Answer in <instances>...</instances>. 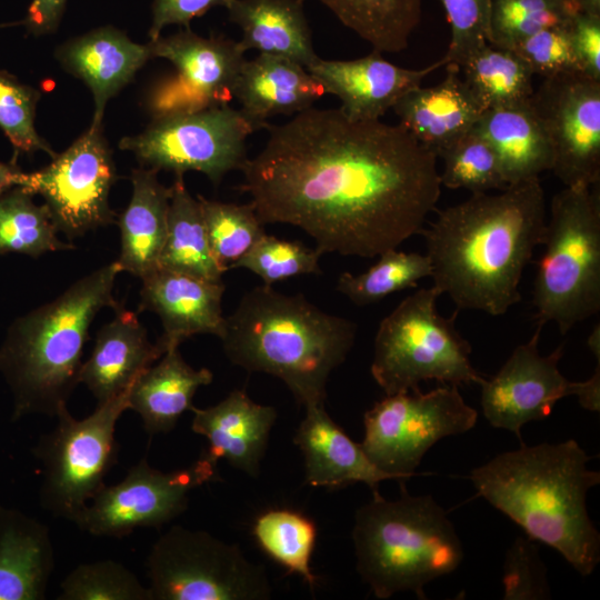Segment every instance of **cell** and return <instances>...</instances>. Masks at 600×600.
Segmentation results:
<instances>
[{"mask_svg": "<svg viewBox=\"0 0 600 600\" xmlns=\"http://www.w3.org/2000/svg\"><path fill=\"white\" fill-rule=\"evenodd\" d=\"M113 261L80 278L60 296L14 319L0 344V374L12 397L11 420L56 417L80 383L89 330L104 308L117 309Z\"/></svg>", "mask_w": 600, "mask_h": 600, "instance_id": "5", "label": "cell"}, {"mask_svg": "<svg viewBox=\"0 0 600 600\" xmlns=\"http://www.w3.org/2000/svg\"><path fill=\"white\" fill-rule=\"evenodd\" d=\"M258 128L229 104L154 119L136 137L119 146L134 153L148 168L168 170L176 176L193 170L213 183L247 162V138Z\"/></svg>", "mask_w": 600, "mask_h": 600, "instance_id": "12", "label": "cell"}, {"mask_svg": "<svg viewBox=\"0 0 600 600\" xmlns=\"http://www.w3.org/2000/svg\"><path fill=\"white\" fill-rule=\"evenodd\" d=\"M129 391L97 404L83 419L62 407L56 427L39 438L32 449L41 464L39 500L53 517L76 523L104 486L107 473L117 462L116 427L129 409Z\"/></svg>", "mask_w": 600, "mask_h": 600, "instance_id": "9", "label": "cell"}, {"mask_svg": "<svg viewBox=\"0 0 600 600\" xmlns=\"http://www.w3.org/2000/svg\"><path fill=\"white\" fill-rule=\"evenodd\" d=\"M24 172L13 164L0 162V193L21 186Z\"/></svg>", "mask_w": 600, "mask_h": 600, "instance_id": "49", "label": "cell"}, {"mask_svg": "<svg viewBox=\"0 0 600 600\" xmlns=\"http://www.w3.org/2000/svg\"><path fill=\"white\" fill-rule=\"evenodd\" d=\"M67 0H32L24 24L29 33L42 36L57 30Z\"/></svg>", "mask_w": 600, "mask_h": 600, "instance_id": "48", "label": "cell"}, {"mask_svg": "<svg viewBox=\"0 0 600 600\" xmlns=\"http://www.w3.org/2000/svg\"><path fill=\"white\" fill-rule=\"evenodd\" d=\"M151 600H258L271 596L266 569L237 544L172 526L146 560Z\"/></svg>", "mask_w": 600, "mask_h": 600, "instance_id": "10", "label": "cell"}, {"mask_svg": "<svg viewBox=\"0 0 600 600\" xmlns=\"http://www.w3.org/2000/svg\"><path fill=\"white\" fill-rule=\"evenodd\" d=\"M54 562L49 527L0 506V600H43Z\"/></svg>", "mask_w": 600, "mask_h": 600, "instance_id": "26", "label": "cell"}, {"mask_svg": "<svg viewBox=\"0 0 600 600\" xmlns=\"http://www.w3.org/2000/svg\"><path fill=\"white\" fill-rule=\"evenodd\" d=\"M192 431L208 440L203 452L218 463L227 460L234 468L257 477L270 430L277 419L273 407L253 402L243 391L233 390L216 406L191 408Z\"/></svg>", "mask_w": 600, "mask_h": 600, "instance_id": "20", "label": "cell"}, {"mask_svg": "<svg viewBox=\"0 0 600 600\" xmlns=\"http://www.w3.org/2000/svg\"><path fill=\"white\" fill-rule=\"evenodd\" d=\"M59 600H151L149 588L121 562L81 563L60 584Z\"/></svg>", "mask_w": 600, "mask_h": 600, "instance_id": "40", "label": "cell"}, {"mask_svg": "<svg viewBox=\"0 0 600 600\" xmlns=\"http://www.w3.org/2000/svg\"><path fill=\"white\" fill-rule=\"evenodd\" d=\"M529 103L553 152L551 171L564 187L600 182V80L582 72L543 78Z\"/></svg>", "mask_w": 600, "mask_h": 600, "instance_id": "16", "label": "cell"}, {"mask_svg": "<svg viewBox=\"0 0 600 600\" xmlns=\"http://www.w3.org/2000/svg\"><path fill=\"white\" fill-rule=\"evenodd\" d=\"M252 534L271 559L314 588L317 577L310 561L317 527L310 518L291 509H270L256 518Z\"/></svg>", "mask_w": 600, "mask_h": 600, "instance_id": "35", "label": "cell"}, {"mask_svg": "<svg viewBox=\"0 0 600 600\" xmlns=\"http://www.w3.org/2000/svg\"><path fill=\"white\" fill-rule=\"evenodd\" d=\"M536 327L531 338L514 348L498 372L479 384L487 421L494 428L516 433L519 439L526 423L550 416L554 404L564 397H577L586 410H600V362L589 379L568 380L559 369L564 344L542 356L538 343L543 327Z\"/></svg>", "mask_w": 600, "mask_h": 600, "instance_id": "13", "label": "cell"}, {"mask_svg": "<svg viewBox=\"0 0 600 600\" xmlns=\"http://www.w3.org/2000/svg\"><path fill=\"white\" fill-rule=\"evenodd\" d=\"M38 99L39 92L33 88L0 71V128L17 151H43L54 158L57 154L34 128Z\"/></svg>", "mask_w": 600, "mask_h": 600, "instance_id": "42", "label": "cell"}, {"mask_svg": "<svg viewBox=\"0 0 600 600\" xmlns=\"http://www.w3.org/2000/svg\"><path fill=\"white\" fill-rule=\"evenodd\" d=\"M579 12L600 16V0H571Z\"/></svg>", "mask_w": 600, "mask_h": 600, "instance_id": "50", "label": "cell"}, {"mask_svg": "<svg viewBox=\"0 0 600 600\" xmlns=\"http://www.w3.org/2000/svg\"><path fill=\"white\" fill-rule=\"evenodd\" d=\"M33 194L17 186L0 193V256L20 253L38 258L47 252L74 249L58 238L51 214Z\"/></svg>", "mask_w": 600, "mask_h": 600, "instance_id": "34", "label": "cell"}, {"mask_svg": "<svg viewBox=\"0 0 600 600\" xmlns=\"http://www.w3.org/2000/svg\"><path fill=\"white\" fill-rule=\"evenodd\" d=\"M587 344L591 352L594 354L597 360H600V328L599 324H597L593 330L591 331Z\"/></svg>", "mask_w": 600, "mask_h": 600, "instance_id": "51", "label": "cell"}, {"mask_svg": "<svg viewBox=\"0 0 600 600\" xmlns=\"http://www.w3.org/2000/svg\"><path fill=\"white\" fill-rule=\"evenodd\" d=\"M571 21V20H570ZM569 24L542 29L518 42L511 50L543 78L560 73L581 72L572 49Z\"/></svg>", "mask_w": 600, "mask_h": 600, "instance_id": "45", "label": "cell"}, {"mask_svg": "<svg viewBox=\"0 0 600 600\" xmlns=\"http://www.w3.org/2000/svg\"><path fill=\"white\" fill-rule=\"evenodd\" d=\"M357 326L302 294L262 284L243 294L220 337L229 360L281 379L304 407L324 403L330 373L351 350Z\"/></svg>", "mask_w": 600, "mask_h": 600, "instance_id": "4", "label": "cell"}, {"mask_svg": "<svg viewBox=\"0 0 600 600\" xmlns=\"http://www.w3.org/2000/svg\"><path fill=\"white\" fill-rule=\"evenodd\" d=\"M57 57L67 71L90 88L94 102L91 126L101 127L108 100L132 80L152 54L149 43H136L122 31L103 27L64 43Z\"/></svg>", "mask_w": 600, "mask_h": 600, "instance_id": "23", "label": "cell"}, {"mask_svg": "<svg viewBox=\"0 0 600 600\" xmlns=\"http://www.w3.org/2000/svg\"><path fill=\"white\" fill-rule=\"evenodd\" d=\"M503 599L541 600L550 598L547 568L539 547L530 537H518L506 552L503 563Z\"/></svg>", "mask_w": 600, "mask_h": 600, "instance_id": "44", "label": "cell"}, {"mask_svg": "<svg viewBox=\"0 0 600 600\" xmlns=\"http://www.w3.org/2000/svg\"><path fill=\"white\" fill-rule=\"evenodd\" d=\"M96 334L89 358L82 363L79 381L98 404L123 393L163 351L149 340L136 313L122 307Z\"/></svg>", "mask_w": 600, "mask_h": 600, "instance_id": "21", "label": "cell"}, {"mask_svg": "<svg viewBox=\"0 0 600 600\" xmlns=\"http://www.w3.org/2000/svg\"><path fill=\"white\" fill-rule=\"evenodd\" d=\"M443 161L441 186L467 189L472 193L502 190L508 187L493 148L473 127L439 154Z\"/></svg>", "mask_w": 600, "mask_h": 600, "instance_id": "37", "label": "cell"}, {"mask_svg": "<svg viewBox=\"0 0 600 600\" xmlns=\"http://www.w3.org/2000/svg\"><path fill=\"white\" fill-rule=\"evenodd\" d=\"M226 9L242 31L244 51L283 57L306 69L318 58L302 0H229Z\"/></svg>", "mask_w": 600, "mask_h": 600, "instance_id": "29", "label": "cell"}, {"mask_svg": "<svg viewBox=\"0 0 600 600\" xmlns=\"http://www.w3.org/2000/svg\"><path fill=\"white\" fill-rule=\"evenodd\" d=\"M212 379L209 369L189 366L179 347L169 349L131 386L129 409L140 416L150 437L167 433L184 411L191 410L197 390Z\"/></svg>", "mask_w": 600, "mask_h": 600, "instance_id": "28", "label": "cell"}, {"mask_svg": "<svg viewBox=\"0 0 600 600\" xmlns=\"http://www.w3.org/2000/svg\"><path fill=\"white\" fill-rule=\"evenodd\" d=\"M319 248H309L299 241H287L267 233L230 268H244L267 286L301 276L320 274Z\"/></svg>", "mask_w": 600, "mask_h": 600, "instance_id": "41", "label": "cell"}, {"mask_svg": "<svg viewBox=\"0 0 600 600\" xmlns=\"http://www.w3.org/2000/svg\"><path fill=\"white\" fill-rule=\"evenodd\" d=\"M116 180L102 126L90 128L47 167L26 173L20 187L40 194L58 232L69 240L114 221L109 194Z\"/></svg>", "mask_w": 600, "mask_h": 600, "instance_id": "15", "label": "cell"}, {"mask_svg": "<svg viewBox=\"0 0 600 600\" xmlns=\"http://www.w3.org/2000/svg\"><path fill=\"white\" fill-rule=\"evenodd\" d=\"M217 479V462L203 451L189 467L170 472L152 468L143 458L120 482L104 484L76 524L91 536L112 538L158 528L187 509L193 489Z\"/></svg>", "mask_w": 600, "mask_h": 600, "instance_id": "14", "label": "cell"}, {"mask_svg": "<svg viewBox=\"0 0 600 600\" xmlns=\"http://www.w3.org/2000/svg\"><path fill=\"white\" fill-rule=\"evenodd\" d=\"M293 441L303 453L306 481L312 487L339 489L362 482L373 493L379 492L380 482L398 481L369 460L360 443L352 441L330 418L324 403L306 407Z\"/></svg>", "mask_w": 600, "mask_h": 600, "instance_id": "22", "label": "cell"}, {"mask_svg": "<svg viewBox=\"0 0 600 600\" xmlns=\"http://www.w3.org/2000/svg\"><path fill=\"white\" fill-rule=\"evenodd\" d=\"M444 60L423 69H407L382 58L381 52L354 60L317 58L308 68L326 93L337 96L341 111L354 120H379L409 90L420 86Z\"/></svg>", "mask_w": 600, "mask_h": 600, "instance_id": "18", "label": "cell"}, {"mask_svg": "<svg viewBox=\"0 0 600 600\" xmlns=\"http://www.w3.org/2000/svg\"><path fill=\"white\" fill-rule=\"evenodd\" d=\"M210 282H222L227 270L213 257L198 199L187 190L183 176L171 186L167 236L159 267Z\"/></svg>", "mask_w": 600, "mask_h": 600, "instance_id": "31", "label": "cell"}, {"mask_svg": "<svg viewBox=\"0 0 600 600\" xmlns=\"http://www.w3.org/2000/svg\"><path fill=\"white\" fill-rule=\"evenodd\" d=\"M228 2L229 0H154L152 23L149 30L150 41L159 38L167 26L178 24L189 29L192 19L214 7L226 8Z\"/></svg>", "mask_w": 600, "mask_h": 600, "instance_id": "47", "label": "cell"}, {"mask_svg": "<svg viewBox=\"0 0 600 600\" xmlns=\"http://www.w3.org/2000/svg\"><path fill=\"white\" fill-rule=\"evenodd\" d=\"M140 310L158 314L163 332L157 343L163 353L196 334L223 333L224 284L157 268L142 279Z\"/></svg>", "mask_w": 600, "mask_h": 600, "instance_id": "19", "label": "cell"}, {"mask_svg": "<svg viewBox=\"0 0 600 600\" xmlns=\"http://www.w3.org/2000/svg\"><path fill=\"white\" fill-rule=\"evenodd\" d=\"M474 128L493 148L508 186L551 171L552 148L529 100L484 110Z\"/></svg>", "mask_w": 600, "mask_h": 600, "instance_id": "30", "label": "cell"}, {"mask_svg": "<svg viewBox=\"0 0 600 600\" xmlns=\"http://www.w3.org/2000/svg\"><path fill=\"white\" fill-rule=\"evenodd\" d=\"M464 82L487 110L527 102L533 93V73L509 49L487 43L461 66Z\"/></svg>", "mask_w": 600, "mask_h": 600, "instance_id": "33", "label": "cell"}, {"mask_svg": "<svg viewBox=\"0 0 600 600\" xmlns=\"http://www.w3.org/2000/svg\"><path fill=\"white\" fill-rule=\"evenodd\" d=\"M590 457L574 440L521 444L474 468L477 493L520 526L528 537L557 550L583 577L600 561V534L587 494L600 482Z\"/></svg>", "mask_w": 600, "mask_h": 600, "instance_id": "3", "label": "cell"}, {"mask_svg": "<svg viewBox=\"0 0 600 600\" xmlns=\"http://www.w3.org/2000/svg\"><path fill=\"white\" fill-rule=\"evenodd\" d=\"M209 246L217 261L228 270L266 234L251 203L236 204L198 196Z\"/></svg>", "mask_w": 600, "mask_h": 600, "instance_id": "38", "label": "cell"}, {"mask_svg": "<svg viewBox=\"0 0 600 600\" xmlns=\"http://www.w3.org/2000/svg\"><path fill=\"white\" fill-rule=\"evenodd\" d=\"M379 52H400L421 20V0H318Z\"/></svg>", "mask_w": 600, "mask_h": 600, "instance_id": "32", "label": "cell"}, {"mask_svg": "<svg viewBox=\"0 0 600 600\" xmlns=\"http://www.w3.org/2000/svg\"><path fill=\"white\" fill-rule=\"evenodd\" d=\"M152 58L172 62L177 72L152 91L149 109L153 119L229 104L246 61L239 41L203 38L190 29L149 42Z\"/></svg>", "mask_w": 600, "mask_h": 600, "instance_id": "17", "label": "cell"}, {"mask_svg": "<svg viewBox=\"0 0 600 600\" xmlns=\"http://www.w3.org/2000/svg\"><path fill=\"white\" fill-rule=\"evenodd\" d=\"M447 70L441 82L427 88L418 86L392 107L399 124L437 157L471 130L486 110L458 77V69Z\"/></svg>", "mask_w": 600, "mask_h": 600, "instance_id": "24", "label": "cell"}, {"mask_svg": "<svg viewBox=\"0 0 600 600\" xmlns=\"http://www.w3.org/2000/svg\"><path fill=\"white\" fill-rule=\"evenodd\" d=\"M546 196L539 178L497 194L472 193L438 212L424 228L432 286L457 310L502 316L521 299L520 283L542 243Z\"/></svg>", "mask_w": 600, "mask_h": 600, "instance_id": "2", "label": "cell"}, {"mask_svg": "<svg viewBox=\"0 0 600 600\" xmlns=\"http://www.w3.org/2000/svg\"><path fill=\"white\" fill-rule=\"evenodd\" d=\"M477 420L458 386L386 394L364 413L360 446L377 468L404 484L436 442L471 430Z\"/></svg>", "mask_w": 600, "mask_h": 600, "instance_id": "11", "label": "cell"}, {"mask_svg": "<svg viewBox=\"0 0 600 600\" xmlns=\"http://www.w3.org/2000/svg\"><path fill=\"white\" fill-rule=\"evenodd\" d=\"M577 12L571 0H491L489 43L511 50L542 29L569 24Z\"/></svg>", "mask_w": 600, "mask_h": 600, "instance_id": "39", "label": "cell"}, {"mask_svg": "<svg viewBox=\"0 0 600 600\" xmlns=\"http://www.w3.org/2000/svg\"><path fill=\"white\" fill-rule=\"evenodd\" d=\"M352 540L357 570L378 599L412 591L456 571L463 548L446 510L429 494L387 500L379 492L354 516Z\"/></svg>", "mask_w": 600, "mask_h": 600, "instance_id": "6", "label": "cell"}, {"mask_svg": "<svg viewBox=\"0 0 600 600\" xmlns=\"http://www.w3.org/2000/svg\"><path fill=\"white\" fill-rule=\"evenodd\" d=\"M379 257V260L362 273L343 272L338 279L337 290L352 303L368 306L394 292L416 288L421 279L430 277L432 272L426 253L404 252L394 248Z\"/></svg>", "mask_w": 600, "mask_h": 600, "instance_id": "36", "label": "cell"}, {"mask_svg": "<svg viewBox=\"0 0 600 600\" xmlns=\"http://www.w3.org/2000/svg\"><path fill=\"white\" fill-rule=\"evenodd\" d=\"M532 286L536 324L561 334L600 311L599 184L564 187L550 204Z\"/></svg>", "mask_w": 600, "mask_h": 600, "instance_id": "7", "label": "cell"}, {"mask_svg": "<svg viewBox=\"0 0 600 600\" xmlns=\"http://www.w3.org/2000/svg\"><path fill=\"white\" fill-rule=\"evenodd\" d=\"M322 84L301 64L279 56L259 53L243 62L233 98L258 128L277 114L299 113L324 94Z\"/></svg>", "mask_w": 600, "mask_h": 600, "instance_id": "25", "label": "cell"}, {"mask_svg": "<svg viewBox=\"0 0 600 600\" xmlns=\"http://www.w3.org/2000/svg\"><path fill=\"white\" fill-rule=\"evenodd\" d=\"M440 296L433 286L420 288L380 322L371 374L386 394L430 380L459 387L484 379L472 366L470 343L456 328L458 310L449 318L439 313Z\"/></svg>", "mask_w": 600, "mask_h": 600, "instance_id": "8", "label": "cell"}, {"mask_svg": "<svg viewBox=\"0 0 600 600\" xmlns=\"http://www.w3.org/2000/svg\"><path fill=\"white\" fill-rule=\"evenodd\" d=\"M241 169L263 224L288 223L323 252L373 258L421 234L438 203V157L400 124L309 108L267 126Z\"/></svg>", "mask_w": 600, "mask_h": 600, "instance_id": "1", "label": "cell"}, {"mask_svg": "<svg viewBox=\"0 0 600 600\" xmlns=\"http://www.w3.org/2000/svg\"><path fill=\"white\" fill-rule=\"evenodd\" d=\"M568 29L581 72L600 80V16L577 12Z\"/></svg>", "mask_w": 600, "mask_h": 600, "instance_id": "46", "label": "cell"}, {"mask_svg": "<svg viewBox=\"0 0 600 600\" xmlns=\"http://www.w3.org/2000/svg\"><path fill=\"white\" fill-rule=\"evenodd\" d=\"M450 24L451 38L442 59L446 68H461L489 43L491 0H439Z\"/></svg>", "mask_w": 600, "mask_h": 600, "instance_id": "43", "label": "cell"}, {"mask_svg": "<svg viewBox=\"0 0 600 600\" xmlns=\"http://www.w3.org/2000/svg\"><path fill=\"white\" fill-rule=\"evenodd\" d=\"M157 170L132 171V196L118 220L120 253L116 262L121 272L142 279L159 267L167 236L171 187L159 182Z\"/></svg>", "mask_w": 600, "mask_h": 600, "instance_id": "27", "label": "cell"}]
</instances>
